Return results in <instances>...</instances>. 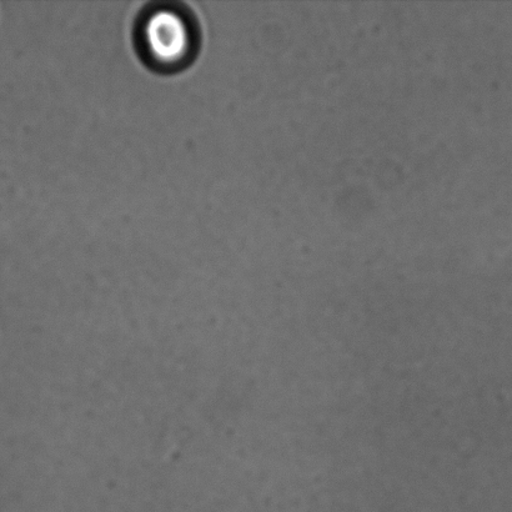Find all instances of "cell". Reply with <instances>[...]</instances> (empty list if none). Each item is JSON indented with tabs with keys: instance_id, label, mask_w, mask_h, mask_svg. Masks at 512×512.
<instances>
[{
	"instance_id": "6da1fadb",
	"label": "cell",
	"mask_w": 512,
	"mask_h": 512,
	"mask_svg": "<svg viewBox=\"0 0 512 512\" xmlns=\"http://www.w3.org/2000/svg\"><path fill=\"white\" fill-rule=\"evenodd\" d=\"M197 32L183 10L162 5L150 10L140 24V47L155 68H182L193 57Z\"/></svg>"
}]
</instances>
